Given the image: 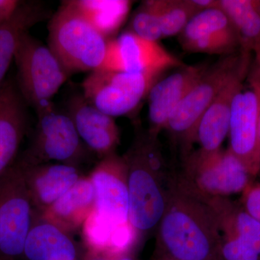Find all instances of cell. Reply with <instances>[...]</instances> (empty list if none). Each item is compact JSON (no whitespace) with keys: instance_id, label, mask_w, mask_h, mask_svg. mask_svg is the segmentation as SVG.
<instances>
[{"instance_id":"1","label":"cell","mask_w":260,"mask_h":260,"mask_svg":"<svg viewBox=\"0 0 260 260\" xmlns=\"http://www.w3.org/2000/svg\"><path fill=\"white\" fill-rule=\"evenodd\" d=\"M158 242L162 259L218 260L221 240L213 214L186 197L168 203L159 223Z\"/></svg>"},{"instance_id":"2","label":"cell","mask_w":260,"mask_h":260,"mask_svg":"<svg viewBox=\"0 0 260 260\" xmlns=\"http://www.w3.org/2000/svg\"><path fill=\"white\" fill-rule=\"evenodd\" d=\"M156 140L148 134L138 135L126 153L129 191V222L137 232L152 230L159 225L168 207V200L159 181L161 158Z\"/></svg>"},{"instance_id":"3","label":"cell","mask_w":260,"mask_h":260,"mask_svg":"<svg viewBox=\"0 0 260 260\" xmlns=\"http://www.w3.org/2000/svg\"><path fill=\"white\" fill-rule=\"evenodd\" d=\"M48 28L49 49L70 75L101 68L109 41L70 1L61 3Z\"/></svg>"},{"instance_id":"4","label":"cell","mask_w":260,"mask_h":260,"mask_svg":"<svg viewBox=\"0 0 260 260\" xmlns=\"http://www.w3.org/2000/svg\"><path fill=\"white\" fill-rule=\"evenodd\" d=\"M252 52L240 48L232 54L220 56L210 64L203 76L193 85L174 109L165 129L173 138L189 145L195 141L196 131L202 117L219 92Z\"/></svg>"},{"instance_id":"5","label":"cell","mask_w":260,"mask_h":260,"mask_svg":"<svg viewBox=\"0 0 260 260\" xmlns=\"http://www.w3.org/2000/svg\"><path fill=\"white\" fill-rule=\"evenodd\" d=\"M14 60L19 92L37 114L53 104V98L70 74L49 47L28 32L20 39Z\"/></svg>"},{"instance_id":"6","label":"cell","mask_w":260,"mask_h":260,"mask_svg":"<svg viewBox=\"0 0 260 260\" xmlns=\"http://www.w3.org/2000/svg\"><path fill=\"white\" fill-rule=\"evenodd\" d=\"M37 116L31 143L18 161L26 166L57 161L78 167L86 155L87 147L70 116L54 104Z\"/></svg>"},{"instance_id":"7","label":"cell","mask_w":260,"mask_h":260,"mask_svg":"<svg viewBox=\"0 0 260 260\" xmlns=\"http://www.w3.org/2000/svg\"><path fill=\"white\" fill-rule=\"evenodd\" d=\"M160 76L97 69L83 80L82 93L88 103L108 115L126 116L148 96Z\"/></svg>"},{"instance_id":"8","label":"cell","mask_w":260,"mask_h":260,"mask_svg":"<svg viewBox=\"0 0 260 260\" xmlns=\"http://www.w3.org/2000/svg\"><path fill=\"white\" fill-rule=\"evenodd\" d=\"M34 218L23 168L16 160L0 179V256L12 259L23 254Z\"/></svg>"},{"instance_id":"9","label":"cell","mask_w":260,"mask_h":260,"mask_svg":"<svg viewBox=\"0 0 260 260\" xmlns=\"http://www.w3.org/2000/svg\"><path fill=\"white\" fill-rule=\"evenodd\" d=\"M186 65L158 42L145 40L127 30L108 42L105 57L99 69L162 75L167 70Z\"/></svg>"},{"instance_id":"10","label":"cell","mask_w":260,"mask_h":260,"mask_svg":"<svg viewBox=\"0 0 260 260\" xmlns=\"http://www.w3.org/2000/svg\"><path fill=\"white\" fill-rule=\"evenodd\" d=\"M95 194V210L115 225L129 222L127 166L115 153L102 158L89 176Z\"/></svg>"},{"instance_id":"11","label":"cell","mask_w":260,"mask_h":260,"mask_svg":"<svg viewBox=\"0 0 260 260\" xmlns=\"http://www.w3.org/2000/svg\"><path fill=\"white\" fill-rule=\"evenodd\" d=\"M259 105L250 88H243L233 102L229 121V150L254 178L259 169Z\"/></svg>"},{"instance_id":"12","label":"cell","mask_w":260,"mask_h":260,"mask_svg":"<svg viewBox=\"0 0 260 260\" xmlns=\"http://www.w3.org/2000/svg\"><path fill=\"white\" fill-rule=\"evenodd\" d=\"M194 164L197 186L206 194L228 196L242 193L254 181V177L229 149L208 155L199 152Z\"/></svg>"},{"instance_id":"13","label":"cell","mask_w":260,"mask_h":260,"mask_svg":"<svg viewBox=\"0 0 260 260\" xmlns=\"http://www.w3.org/2000/svg\"><path fill=\"white\" fill-rule=\"evenodd\" d=\"M207 62L186 65L167 78L159 79L148 94V135L156 139L165 129L179 103L209 67Z\"/></svg>"},{"instance_id":"14","label":"cell","mask_w":260,"mask_h":260,"mask_svg":"<svg viewBox=\"0 0 260 260\" xmlns=\"http://www.w3.org/2000/svg\"><path fill=\"white\" fill-rule=\"evenodd\" d=\"M251 59L252 56L228 80L202 117L195 136V141L200 145V153L208 155L220 150L229 134L233 102L236 95L244 88Z\"/></svg>"},{"instance_id":"15","label":"cell","mask_w":260,"mask_h":260,"mask_svg":"<svg viewBox=\"0 0 260 260\" xmlns=\"http://www.w3.org/2000/svg\"><path fill=\"white\" fill-rule=\"evenodd\" d=\"M65 112L87 148L101 158L115 153L119 133L114 117L91 105L83 93H75L70 98Z\"/></svg>"},{"instance_id":"16","label":"cell","mask_w":260,"mask_h":260,"mask_svg":"<svg viewBox=\"0 0 260 260\" xmlns=\"http://www.w3.org/2000/svg\"><path fill=\"white\" fill-rule=\"evenodd\" d=\"M26 103L18 87L5 80L0 89V179L13 167L28 129Z\"/></svg>"},{"instance_id":"17","label":"cell","mask_w":260,"mask_h":260,"mask_svg":"<svg viewBox=\"0 0 260 260\" xmlns=\"http://www.w3.org/2000/svg\"><path fill=\"white\" fill-rule=\"evenodd\" d=\"M25 182L37 216L63 196L80 178L79 169L64 164L26 166L21 164Z\"/></svg>"},{"instance_id":"18","label":"cell","mask_w":260,"mask_h":260,"mask_svg":"<svg viewBox=\"0 0 260 260\" xmlns=\"http://www.w3.org/2000/svg\"><path fill=\"white\" fill-rule=\"evenodd\" d=\"M95 206V189L91 179L89 176L82 177L38 218L69 234L83 226Z\"/></svg>"},{"instance_id":"19","label":"cell","mask_w":260,"mask_h":260,"mask_svg":"<svg viewBox=\"0 0 260 260\" xmlns=\"http://www.w3.org/2000/svg\"><path fill=\"white\" fill-rule=\"evenodd\" d=\"M23 254L29 260H75L76 249L69 234L35 213Z\"/></svg>"},{"instance_id":"20","label":"cell","mask_w":260,"mask_h":260,"mask_svg":"<svg viewBox=\"0 0 260 260\" xmlns=\"http://www.w3.org/2000/svg\"><path fill=\"white\" fill-rule=\"evenodd\" d=\"M46 16L47 11L39 3H21L14 14L0 25V89L22 37Z\"/></svg>"},{"instance_id":"21","label":"cell","mask_w":260,"mask_h":260,"mask_svg":"<svg viewBox=\"0 0 260 260\" xmlns=\"http://www.w3.org/2000/svg\"><path fill=\"white\" fill-rule=\"evenodd\" d=\"M70 3L108 41L124 23L132 5V2L126 0H73Z\"/></svg>"},{"instance_id":"22","label":"cell","mask_w":260,"mask_h":260,"mask_svg":"<svg viewBox=\"0 0 260 260\" xmlns=\"http://www.w3.org/2000/svg\"><path fill=\"white\" fill-rule=\"evenodd\" d=\"M235 29L241 48L251 51L260 46L259 0H219Z\"/></svg>"},{"instance_id":"23","label":"cell","mask_w":260,"mask_h":260,"mask_svg":"<svg viewBox=\"0 0 260 260\" xmlns=\"http://www.w3.org/2000/svg\"><path fill=\"white\" fill-rule=\"evenodd\" d=\"M160 19L162 38L179 35L200 10L192 0H152Z\"/></svg>"},{"instance_id":"24","label":"cell","mask_w":260,"mask_h":260,"mask_svg":"<svg viewBox=\"0 0 260 260\" xmlns=\"http://www.w3.org/2000/svg\"><path fill=\"white\" fill-rule=\"evenodd\" d=\"M234 29L223 10L218 8L203 10L194 15L179 34L181 47L188 43L217 34Z\"/></svg>"},{"instance_id":"25","label":"cell","mask_w":260,"mask_h":260,"mask_svg":"<svg viewBox=\"0 0 260 260\" xmlns=\"http://www.w3.org/2000/svg\"><path fill=\"white\" fill-rule=\"evenodd\" d=\"M225 227L227 234L235 236L260 255V221L242 206H228Z\"/></svg>"},{"instance_id":"26","label":"cell","mask_w":260,"mask_h":260,"mask_svg":"<svg viewBox=\"0 0 260 260\" xmlns=\"http://www.w3.org/2000/svg\"><path fill=\"white\" fill-rule=\"evenodd\" d=\"M189 52L227 55L239 50L240 41L235 29L200 38L181 47Z\"/></svg>"},{"instance_id":"27","label":"cell","mask_w":260,"mask_h":260,"mask_svg":"<svg viewBox=\"0 0 260 260\" xmlns=\"http://www.w3.org/2000/svg\"><path fill=\"white\" fill-rule=\"evenodd\" d=\"M117 225L94 209L82 226L84 241L91 250L107 253L113 232Z\"/></svg>"},{"instance_id":"28","label":"cell","mask_w":260,"mask_h":260,"mask_svg":"<svg viewBox=\"0 0 260 260\" xmlns=\"http://www.w3.org/2000/svg\"><path fill=\"white\" fill-rule=\"evenodd\" d=\"M129 30L150 42H158L162 39L160 19L152 0L143 2L135 10L130 21Z\"/></svg>"},{"instance_id":"29","label":"cell","mask_w":260,"mask_h":260,"mask_svg":"<svg viewBox=\"0 0 260 260\" xmlns=\"http://www.w3.org/2000/svg\"><path fill=\"white\" fill-rule=\"evenodd\" d=\"M137 231L129 222L117 225L114 229L111 239L107 254L109 255H120L133 245L136 238Z\"/></svg>"},{"instance_id":"30","label":"cell","mask_w":260,"mask_h":260,"mask_svg":"<svg viewBox=\"0 0 260 260\" xmlns=\"http://www.w3.org/2000/svg\"><path fill=\"white\" fill-rule=\"evenodd\" d=\"M246 81L249 84V88L255 94L259 105V140H258V152L260 158V46L256 48L252 52L250 67L248 71Z\"/></svg>"},{"instance_id":"31","label":"cell","mask_w":260,"mask_h":260,"mask_svg":"<svg viewBox=\"0 0 260 260\" xmlns=\"http://www.w3.org/2000/svg\"><path fill=\"white\" fill-rule=\"evenodd\" d=\"M241 206L260 221V182L253 181L243 191Z\"/></svg>"},{"instance_id":"32","label":"cell","mask_w":260,"mask_h":260,"mask_svg":"<svg viewBox=\"0 0 260 260\" xmlns=\"http://www.w3.org/2000/svg\"><path fill=\"white\" fill-rule=\"evenodd\" d=\"M21 3L16 0H0V25L14 14Z\"/></svg>"},{"instance_id":"33","label":"cell","mask_w":260,"mask_h":260,"mask_svg":"<svg viewBox=\"0 0 260 260\" xmlns=\"http://www.w3.org/2000/svg\"><path fill=\"white\" fill-rule=\"evenodd\" d=\"M117 260H133V259H131V258H129V257H122V258H120V259H119Z\"/></svg>"},{"instance_id":"34","label":"cell","mask_w":260,"mask_h":260,"mask_svg":"<svg viewBox=\"0 0 260 260\" xmlns=\"http://www.w3.org/2000/svg\"><path fill=\"white\" fill-rule=\"evenodd\" d=\"M260 177V158H259V169H258V173H257V176L256 177Z\"/></svg>"},{"instance_id":"35","label":"cell","mask_w":260,"mask_h":260,"mask_svg":"<svg viewBox=\"0 0 260 260\" xmlns=\"http://www.w3.org/2000/svg\"><path fill=\"white\" fill-rule=\"evenodd\" d=\"M0 260H12V259H7V258L2 257V256H0Z\"/></svg>"},{"instance_id":"36","label":"cell","mask_w":260,"mask_h":260,"mask_svg":"<svg viewBox=\"0 0 260 260\" xmlns=\"http://www.w3.org/2000/svg\"><path fill=\"white\" fill-rule=\"evenodd\" d=\"M93 260H107V259H95Z\"/></svg>"},{"instance_id":"37","label":"cell","mask_w":260,"mask_h":260,"mask_svg":"<svg viewBox=\"0 0 260 260\" xmlns=\"http://www.w3.org/2000/svg\"><path fill=\"white\" fill-rule=\"evenodd\" d=\"M160 260H168V259H162V258H160Z\"/></svg>"}]
</instances>
